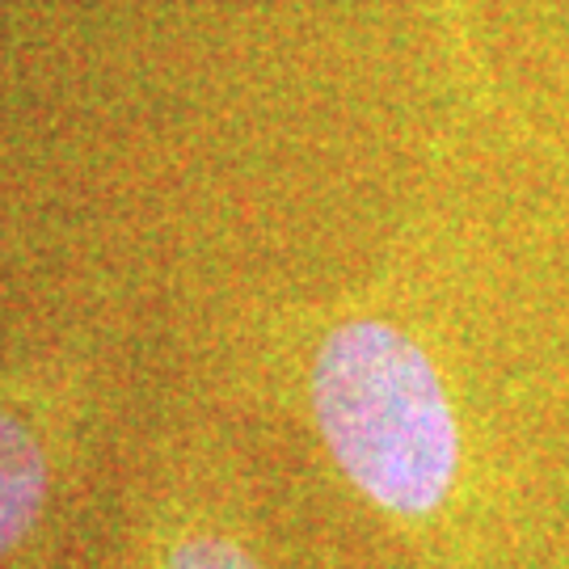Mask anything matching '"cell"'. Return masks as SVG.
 <instances>
[{
	"instance_id": "3",
	"label": "cell",
	"mask_w": 569,
	"mask_h": 569,
	"mask_svg": "<svg viewBox=\"0 0 569 569\" xmlns=\"http://www.w3.org/2000/svg\"><path fill=\"white\" fill-rule=\"evenodd\" d=\"M164 569H266L253 552L244 549L241 540L220 536V531H190L182 536L169 557Z\"/></svg>"
},
{
	"instance_id": "2",
	"label": "cell",
	"mask_w": 569,
	"mask_h": 569,
	"mask_svg": "<svg viewBox=\"0 0 569 569\" xmlns=\"http://www.w3.org/2000/svg\"><path fill=\"white\" fill-rule=\"evenodd\" d=\"M51 489V456L34 418L0 401V557L39 523Z\"/></svg>"
},
{
	"instance_id": "4",
	"label": "cell",
	"mask_w": 569,
	"mask_h": 569,
	"mask_svg": "<svg viewBox=\"0 0 569 569\" xmlns=\"http://www.w3.org/2000/svg\"><path fill=\"white\" fill-rule=\"evenodd\" d=\"M443 4V26H448L451 51H456V63H460V77L465 84L477 93L481 106H493V84H489V72L477 60V47H472V30H468V0H439Z\"/></svg>"
},
{
	"instance_id": "1",
	"label": "cell",
	"mask_w": 569,
	"mask_h": 569,
	"mask_svg": "<svg viewBox=\"0 0 569 569\" xmlns=\"http://www.w3.org/2000/svg\"><path fill=\"white\" fill-rule=\"evenodd\" d=\"M312 418L333 465L376 510L435 519L460 481V418L443 371L413 333L380 317L333 326L312 355Z\"/></svg>"
}]
</instances>
